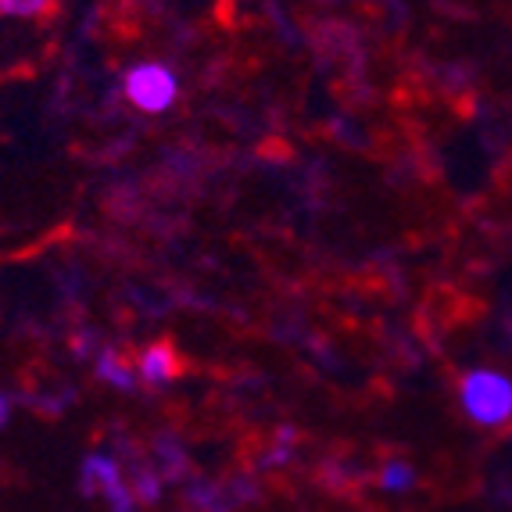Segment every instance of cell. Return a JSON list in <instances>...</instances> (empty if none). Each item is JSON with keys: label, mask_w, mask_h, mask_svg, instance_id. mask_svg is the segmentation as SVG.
Here are the masks:
<instances>
[{"label": "cell", "mask_w": 512, "mask_h": 512, "mask_svg": "<svg viewBox=\"0 0 512 512\" xmlns=\"http://www.w3.org/2000/svg\"><path fill=\"white\" fill-rule=\"evenodd\" d=\"M459 405L477 427H505L512 419V380L498 369H470L459 380Z\"/></svg>", "instance_id": "cell-1"}, {"label": "cell", "mask_w": 512, "mask_h": 512, "mask_svg": "<svg viewBox=\"0 0 512 512\" xmlns=\"http://www.w3.org/2000/svg\"><path fill=\"white\" fill-rule=\"evenodd\" d=\"M122 94L144 115H162L180 97V79L172 69H165L162 61H140L122 79Z\"/></svg>", "instance_id": "cell-2"}, {"label": "cell", "mask_w": 512, "mask_h": 512, "mask_svg": "<svg viewBox=\"0 0 512 512\" xmlns=\"http://www.w3.org/2000/svg\"><path fill=\"white\" fill-rule=\"evenodd\" d=\"M83 480H86L83 484L86 491H104L115 512H133V505H137L133 487L122 480L119 466H115V459H108V455H90L83 466Z\"/></svg>", "instance_id": "cell-3"}, {"label": "cell", "mask_w": 512, "mask_h": 512, "mask_svg": "<svg viewBox=\"0 0 512 512\" xmlns=\"http://www.w3.org/2000/svg\"><path fill=\"white\" fill-rule=\"evenodd\" d=\"M176 373H180V355L172 351V344H151L137 359V376H144V384H169Z\"/></svg>", "instance_id": "cell-4"}, {"label": "cell", "mask_w": 512, "mask_h": 512, "mask_svg": "<svg viewBox=\"0 0 512 512\" xmlns=\"http://www.w3.org/2000/svg\"><path fill=\"white\" fill-rule=\"evenodd\" d=\"M97 376H101L104 384L119 387V391H129V387L137 384V369H129V362L115 351H101V359H97Z\"/></svg>", "instance_id": "cell-5"}, {"label": "cell", "mask_w": 512, "mask_h": 512, "mask_svg": "<svg viewBox=\"0 0 512 512\" xmlns=\"http://www.w3.org/2000/svg\"><path fill=\"white\" fill-rule=\"evenodd\" d=\"M0 11L8 18H43L54 11V0H0Z\"/></svg>", "instance_id": "cell-6"}, {"label": "cell", "mask_w": 512, "mask_h": 512, "mask_svg": "<svg viewBox=\"0 0 512 512\" xmlns=\"http://www.w3.org/2000/svg\"><path fill=\"white\" fill-rule=\"evenodd\" d=\"M412 480H416L412 466H405V462H387V470H384L387 491H405V487H412Z\"/></svg>", "instance_id": "cell-7"}, {"label": "cell", "mask_w": 512, "mask_h": 512, "mask_svg": "<svg viewBox=\"0 0 512 512\" xmlns=\"http://www.w3.org/2000/svg\"><path fill=\"white\" fill-rule=\"evenodd\" d=\"M8 416H11V402H8V398H0V427L8 423Z\"/></svg>", "instance_id": "cell-8"}]
</instances>
